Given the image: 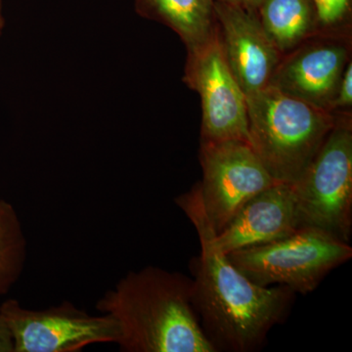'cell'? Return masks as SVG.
<instances>
[{
  "mask_svg": "<svg viewBox=\"0 0 352 352\" xmlns=\"http://www.w3.org/2000/svg\"><path fill=\"white\" fill-rule=\"evenodd\" d=\"M195 227L201 252L191 261L192 305L215 351L259 349L271 329L286 317L296 293L286 286L263 287L238 270L220 250L204 208L200 184L175 198Z\"/></svg>",
  "mask_w": 352,
  "mask_h": 352,
  "instance_id": "1",
  "label": "cell"
},
{
  "mask_svg": "<svg viewBox=\"0 0 352 352\" xmlns=\"http://www.w3.org/2000/svg\"><path fill=\"white\" fill-rule=\"evenodd\" d=\"M192 278L146 266L129 271L97 300L113 319L124 352H217L192 305Z\"/></svg>",
  "mask_w": 352,
  "mask_h": 352,
  "instance_id": "2",
  "label": "cell"
},
{
  "mask_svg": "<svg viewBox=\"0 0 352 352\" xmlns=\"http://www.w3.org/2000/svg\"><path fill=\"white\" fill-rule=\"evenodd\" d=\"M250 145L277 182H296L335 126L332 113L268 85L247 96Z\"/></svg>",
  "mask_w": 352,
  "mask_h": 352,
  "instance_id": "3",
  "label": "cell"
},
{
  "mask_svg": "<svg viewBox=\"0 0 352 352\" xmlns=\"http://www.w3.org/2000/svg\"><path fill=\"white\" fill-rule=\"evenodd\" d=\"M227 256L254 284L286 286L307 295L331 270L351 258L352 249L332 234L305 227L283 239L238 250Z\"/></svg>",
  "mask_w": 352,
  "mask_h": 352,
  "instance_id": "4",
  "label": "cell"
},
{
  "mask_svg": "<svg viewBox=\"0 0 352 352\" xmlns=\"http://www.w3.org/2000/svg\"><path fill=\"white\" fill-rule=\"evenodd\" d=\"M296 224L349 243L352 228V129L337 120L305 173L292 183Z\"/></svg>",
  "mask_w": 352,
  "mask_h": 352,
  "instance_id": "5",
  "label": "cell"
},
{
  "mask_svg": "<svg viewBox=\"0 0 352 352\" xmlns=\"http://www.w3.org/2000/svg\"><path fill=\"white\" fill-rule=\"evenodd\" d=\"M0 316L10 329L14 352H78L98 344H117L119 330L106 314H87L69 300L31 309L9 298Z\"/></svg>",
  "mask_w": 352,
  "mask_h": 352,
  "instance_id": "6",
  "label": "cell"
},
{
  "mask_svg": "<svg viewBox=\"0 0 352 352\" xmlns=\"http://www.w3.org/2000/svg\"><path fill=\"white\" fill-rule=\"evenodd\" d=\"M200 161L201 201L217 234L250 199L278 183L245 141H201Z\"/></svg>",
  "mask_w": 352,
  "mask_h": 352,
  "instance_id": "7",
  "label": "cell"
},
{
  "mask_svg": "<svg viewBox=\"0 0 352 352\" xmlns=\"http://www.w3.org/2000/svg\"><path fill=\"white\" fill-rule=\"evenodd\" d=\"M185 80L201 97V141L250 143L247 97L229 68L217 29L189 52Z\"/></svg>",
  "mask_w": 352,
  "mask_h": 352,
  "instance_id": "8",
  "label": "cell"
},
{
  "mask_svg": "<svg viewBox=\"0 0 352 352\" xmlns=\"http://www.w3.org/2000/svg\"><path fill=\"white\" fill-rule=\"evenodd\" d=\"M220 41L233 76L245 97L270 85L281 53L264 31L254 11L214 1Z\"/></svg>",
  "mask_w": 352,
  "mask_h": 352,
  "instance_id": "9",
  "label": "cell"
},
{
  "mask_svg": "<svg viewBox=\"0 0 352 352\" xmlns=\"http://www.w3.org/2000/svg\"><path fill=\"white\" fill-rule=\"evenodd\" d=\"M349 47L340 41L302 46L278 64L270 85L315 108L332 113Z\"/></svg>",
  "mask_w": 352,
  "mask_h": 352,
  "instance_id": "10",
  "label": "cell"
},
{
  "mask_svg": "<svg viewBox=\"0 0 352 352\" xmlns=\"http://www.w3.org/2000/svg\"><path fill=\"white\" fill-rule=\"evenodd\" d=\"M298 229L292 185L278 182L250 199L215 240L227 254L283 239Z\"/></svg>",
  "mask_w": 352,
  "mask_h": 352,
  "instance_id": "11",
  "label": "cell"
},
{
  "mask_svg": "<svg viewBox=\"0 0 352 352\" xmlns=\"http://www.w3.org/2000/svg\"><path fill=\"white\" fill-rule=\"evenodd\" d=\"M259 20L281 54L309 38L318 25L311 0H263Z\"/></svg>",
  "mask_w": 352,
  "mask_h": 352,
  "instance_id": "12",
  "label": "cell"
},
{
  "mask_svg": "<svg viewBox=\"0 0 352 352\" xmlns=\"http://www.w3.org/2000/svg\"><path fill=\"white\" fill-rule=\"evenodd\" d=\"M150 10L186 44L188 52L214 34V0H144Z\"/></svg>",
  "mask_w": 352,
  "mask_h": 352,
  "instance_id": "13",
  "label": "cell"
},
{
  "mask_svg": "<svg viewBox=\"0 0 352 352\" xmlns=\"http://www.w3.org/2000/svg\"><path fill=\"white\" fill-rule=\"evenodd\" d=\"M28 242L12 204L0 199V296L6 295L24 271Z\"/></svg>",
  "mask_w": 352,
  "mask_h": 352,
  "instance_id": "14",
  "label": "cell"
},
{
  "mask_svg": "<svg viewBox=\"0 0 352 352\" xmlns=\"http://www.w3.org/2000/svg\"><path fill=\"white\" fill-rule=\"evenodd\" d=\"M316 11L317 23L324 29L342 24L349 13L351 0H311Z\"/></svg>",
  "mask_w": 352,
  "mask_h": 352,
  "instance_id": "15",
  "label": "cell"
},
{
  "mask_svg": "<svg viewBox=\"0 0 352 352\" xmlns=\"http://www.w3.org/2000/svg\"><path fill=\"white\" fill-rule=\"evenodd\" d=\"M352 105V63L347 62L342 73L335 100L333 102L332 111L344 110L351 108Z\"/></svg>",
  "mask_w": 352,
  "mask_h": 352,
  "instance_id": "16",
  "label": "cell"
},
{
  "mask_svg": "<svg viewBox=\"0 0 352 352\" xmlns=\"http://www.w3.org/2000/svg\"><path fill=\"white\" fill-rule=\"evenodd\" d=\"M14 340L10 329L0 316V352H14Z\"/></svg>",
  "mask_w": 352,
  "mask_h": 352,
  "instance_id": "17",
  "label": "cell"
},
{
  "mask_svg": "<svg viewBox=\"0 0 352 352\" xmlns=\"http://www.w3.org/2000/svg\"><path fill=\"white\" fill-rule=\"evenodd\" d=\"M221 3L229 4V6H239L247 10H258L259 6L263 0H214Z\"/></svg>",
  "mask_w": 352,
  "mask_h": 352,
  "instance_id": "18",
  "label": "cell"
},
{
  "mask_svg": "<svg viewBox=\"0 0 352 352\" xmlns=\"http://www.w3.org/2000/svg\"><path fill=\"white\" fill-rule=\"evenodd\" d=\"M3 27H4V19H3V16H2L1 7H0V34H1L2 30H3Z\"/></svg>",
  "mask_w": 352,
  "mask_h": 352,
  "instance_id": "19",
  "label": "cell"
},
{
  "mask_svg": "<svg viewBox=\"0 0 352 352\" xmlns=\"http://www.w3.org/2000/svg\"><path fill=\"white\" fill-rule=\"evenodd\" d=\"M1 2H2V0H0V7H1Z\"/></svg>",
  "mask_w": 352,
  "mask_h": 352,
  "instance_id": "20",
  "label": "cell"
}]
</instances>
